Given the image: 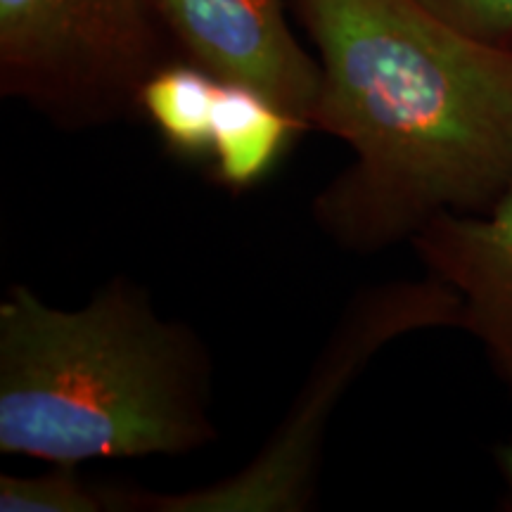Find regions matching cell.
Listing matches in <instances>:
<instances>
[{
	"label": "cell",
	"mask_w": 512,
	"mask_h": 512,
	"mask_svg": "<svg viewBox=\"0 0 512 512\" xmlns=\"http://www.w3.org/2000/svg\"><path fill=\"white\" fill-rule=\"evenodd\" d=\"M192 64L264 93L313 128L323 72L285 17L283 0H152Z\"/></svg>",
	"instance_id": "5"
},
{
	"label": "cell",
	"mask_w": 512,
	"mask_h": 512,
	"mask_svg": "<svg viewBox=\"0 0 512 512\" xmlns=\"http://www.w3.org/2000/svg\"><path fill=\"white\" fill-rule=\"evenodd\" d=\"M427 8L479 41L512 48V0H422Z\"/></svg>",
	"instance_id": "10"
},
{
	"label": "cell",
	"mask_w": 512,
	"mask_h": 512,
	"mask_svg": "<svg viewBox=\"0 0 512 512\" xmlns=\"http://www.w3.org/2000/svg\"><path fill=\"white\" fill-rule=\"evenodd\" d=\"M434 278L463 302V323L512 394V185L479 214L434 216L411 240Z\"/></svg>",
	"instance_id": "6"
},
{
	"label": "cell",
	"mask_w": 512,
	"mask_h": 512,
	"mask_svg": "<svg viewBox=\"0 0 512 512\" xmlns=\"http://www.w3.org/2000/svg\"><path fill=\"white\" fill-rule=\"evenodd\" d=\"M463 302L444 280H392L354 294L309 377L259 453L226 479L181 494L110 491L112 510L302 512L316 501L325 434L351 384L387 344L434 328H460Z\"/></svg>",
	"instance_id": "3"
},
{
	"label": "cell",
	"mask_w": 512,
	"mask_h": 512,
	"mask_svg": "<svg viewBox=\"0 0 512 512\" xmlns=\"http://www.w3.org/2000/svg\"><path fill=\"white\" fill-rule=\"evenodd\" d=\"M496 467L505 484V508L512 510V441L496 448Z\"/></svg>",
	"instance_id": "11"
},
{
	"label": "cell",
	"mask_w": 512,
	"mask_h": 512,
	"mask_svg": "<svg viewBox=\"0 0 512 512\" xmlns=\"http://www.w3.org/2000/svg\"><path fill=\"white\" fill-rule=\"evenodd\" d=\"M211 361L119 275L79 309L27 285L0 302V451L53 465L181 456L216 439Z\"/></svg>",
	"instance_id": "2"
},
{
	"label": "cell",
	"mask_w": 512,
	"mask_h": 512,
	"mask_svg": "<svg viewBox=\"0 0 512 512\" xmlns=\"http://www.w3.org/2000/svg\"><path fill=\"white\" fill-rule=\"evenodd\" d=\"M152 0H0V91L64 128L138 107L159 64Z\"/></svg>",
	"instance_id": "4"
},
{
	"label": "cell",
	"mask_w": 512,
	"mask_h": 512,
	"mask_svg": "<svg viewBox=\"0 0 512 512\" xmlns=\"http://www.w3.org/2000/svg\"><path fill=\"white\" fill-rule=\"evenodd\" d=\"M3 512H105L112 510L110 491L91 489L74 465H55L36 477H0Z\"/></svg>",
	"instance_id": "9"
},
{
	"label": "cell",
	"mask_w": 512,
	"mask_h": 512,
	"mask_svg": "<svg viewBox=\"0 0 512 512\" xmlns=\"http://www.w3.org/2000/svg\"><path fill=\"white\" fill-rule=\"evenodd\" d=\"M299 12L323 72L313 128L354 155L311 207L332 242L382 252L510 188L512 48L422 0H299Z\"/></svg>",
	"instance_id": "1"
},
{
	"label": "cell",
	"mask_w": 512,
	"mask_h": 512,
	"mask_svg": "<svg viewBox=\"0 0 512 512\" xmlns=\"http://www.w3.org/2000/svg\"><path fill=\"white\" fill-rule=\"evenodd\" d=\"M219 86L197 64H162L140 86L138 107L174 155L202 159L211 152Z\"/></svg>",
	"instance_id": "8"
},
{
	"label": "cell",
	"mask_w": 512,
	"mask_h": 512,
	"mask_svg": "<svg viewBox=\"0 0 512 512\" xmlns=\"http://www.w3.org/2000/svg\"><path fill=\"white\" fill-rule=\"evenodd\" d=\"M304 124L264 93L221 81L214 107L211 152L221 185L247 190L278 164Z\"/></svg>",
	"instance_id": "7"
}]
</instances>
